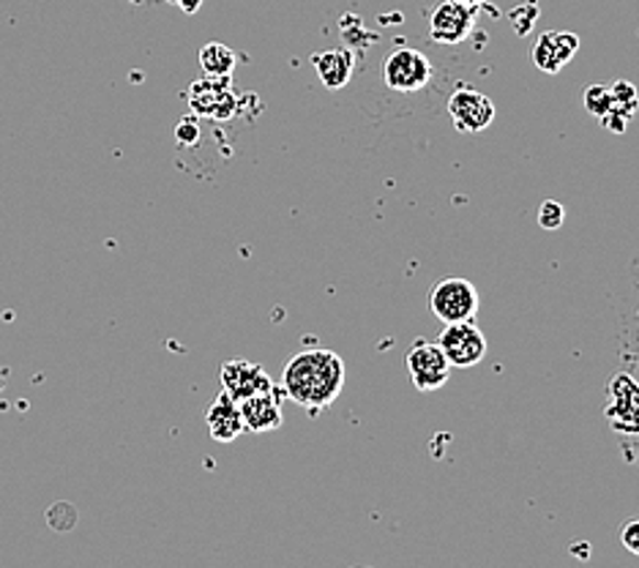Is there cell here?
Listing matches in <instances>:
<instances>
[{"label":"cell","mask_w":639,"mask_h":568,"mask_svg":"<svg viewBox=\"0 0 639 568\" xmlns=\"http://www.w3.org/2000/svg\"><path fill=\"white\" fill-rule=\"evenodd\" d=\"M345 361L334 350H301L288 361L282 375V388L288 399L317 416L330 408L345 388Z\"/></svg>","instance_id":"obj_1"},{"label":"cell","mask_w":639,"mask_h":568,"mask_svg":"<svg viewBox=\"0 0 639 568\" xmlns=\"http://www.w3.org/2000/svg\"><path fill=\"white\" fill-rule=\"evenodd\" d=\"M481 306V295L475 284L462 276H448V280L435 282L429 293V309L442 326L448 322H464L475 320Z\"/></svg>","instance_id":"obj_2"},{"label":"cell","mask_w":639,"mask_h":568,"mask_svg":"<svg viewBox=\"0 0 639 568\" xmlns=\"http://www.w3.org/2000/svg\"><path fill=\"white\" fill-rule=\"evenodd\" d=\"M187 102L192 115L222 124L238 110V96L233 93V77H209L192 82L187 91Z\"/></svg>","instance_id":"obj_3"},{"label":"cell","mask_w":639,"mask_h":568,"mask_svg":"<svg viewBox=\"0 0 639 568\" xmlns=\"http://www.w3.org/2000/svg\"><path fill=\"white\" fill-rule=\"evenodd\" d=\"M431 60L416 47H394L383 60V82L396 93H418L429 86Z\"/></svg>","instance_id":"obj_4"},{"label":"cell","mask_w":639,"mask_h":568,"mask_svg":"<svg viewBox=\"0 0 639 568\" xmlns=\"http://www.w3.org/2000/svg\"><path fill=\"white\" fill-rule=\"evenodd\" d=\"M437 344H440L451 370H470L486 359V337L473 320L448 322L440 331Z\"/></svg>","instance_id":"obj_5"},{"label":"cell","mask_w":639,"mask_h":568,"mask_svg":"<svg viewBox=\"0 0 639 568\" xmlns=\"http://www.w3.org/2000/svg\"><path fill=\"white\" fill-rule=\"evenodd\" d=\"M407 372H411V380L416 386V391L431 394L437 388L446 386L451 380V364L442 355L440 344L437 342H413L407 350Z\"/></svg>","instance_id":"obj_6"},{"label":"cell","mask_w":639,"mask_h":568,"mask_svg":"<svg viewBox=\"0 0 639 568\" xmlns=\"http://www.w3.org/2000/svg\"><path fill=\"white\" fill-rule=\"evenodd\" d=\"M607 421L618 434H639V380L618 372L607 386Z\"/></svg>","instance_id":"obj_7"},{"label":"cell","mask_w":639,"mask_h":568,"mask_svg":"<svg viewBox=\"0 0 639 568\" xmlns=\"http://www.w3.org/2000/svg\"><path fill=\"white\" fill-rule=\"evenodd\" d=\"M495 113V102L470 86L459 88L448 99V115H451L457 132H464V135H479V132L490 129Z\"/></svg>","instance_id":"obj_8"},{"label":"cell","mask_w":639,"mask_h":568,"mask_svg":"<svg viewBox=\"0 0 639 568\" xmlns=\"http://www.w3.org/2000/svg\"><path fill=\"white\" fill-rule=\"evenodd\" d=\"M479 9L475 5L453 3V0H442L435 5L429 16V36L437 44H459L470 36L475 25Z\"/></svg>","instance_id":"obj_9"},{"label":"cell","mask_w":639,"mask_h":568,"mask_svg":"<svg viewBox=\"0 0 639 568\" xmlns=\"http://www.w3.org/2000/svg\"><path fill=\"white\" fill-rule=\"evenodd\" d=\"M218 380H222V391H227L235 402H240L246 397H255V394L273 391V383L268 377V372L260 364H255V361H227L218 370Z\"/></svg>","instance_id":"obj_10"},{"label":"cell","mask_w":639,"mask_h":568,"mask_svg":"<svg viewBox=\"0 0 639 568\" xmlns=\"http://www.w3.org/2000/svg\"><path fill=\"white\" fill-rule=\"evenodd\" d=\"M282 399H288L284 388L282 391L273 388V391H268V394H255V397L240 399L238 408H240V416H244V427L255 434L277 432V429L284 424Z\"/></svg>","instance_id":"obj_11"},{"label":"cell","mask_w":639,"mask_h":568,"mask_svg":"<svg viewBox=\"0 0 639 568\" xmlns=\"http://www.w3.org/2000/svg\"><path fill=\"white\" fill-rule=\"evenodd\" d=\"M580 49V36L569 31H547L538 36L536 47H532L530 58L543 75H558L565 64L576 55Z\"/></svg>","instance_id":"obj_12"},{"label":"cell","mask_w":639,"mask_h":568,"mask_svg":"<svg viewBox=\"0 0 639 568\" xmlns=\"http://www.w3.org/2000/svg\"><path fill=\"white\" fill-rule=\"evenodd\" d=\"M205 421H209V432L216 443H233V440L240 438V432L246 429L238 402H235L227 391L218 394L216 402H213L209 413H205Z\"/></svg>","instance_id":"obj_13"},{"label":"cell","mask_w":639,"mask_h":568,"mask_svg":"<svg viewBox=\"0 0 639 568\" xmlns=\"http://www.w3.org/2000/svg\"><path fill=\"white\" fill-rule=\"evenodd\" d=\"M312 66H315L320 82H323L328 91H341V88L352 80L356 55H352L350 49H328V53L312 55Z\"/></svg>","instance_id":"obj_14"},{"label":"cell","mask_w":639,"mask_h":568,"mask_svg":"<svg viewBox=\"0 0 639 568\" xmlns=\"http://www.w3.org/2000/svg\"><path fill=\"white\" fill-rule=\"evenodd\" d=\"M609 93H613V110H609L607 118H602V124L607 126V129L624 135L626 126H629V121L635 118V113L639 110L637 88L631 86V82L618 80L615 86H609Z\"/></svg>","instance_id":"obj_15"},{"label":"cell","mask_w":639,"mask_h":568,"mask_svg":"<svg viewBox=\"0 0 639 568\" xmlns=\"http://www.w3.org/2000/svg\"><path fill=\"white\" fill-rule=\"evenodd\" d=\"M235 66H238V55L222 42H209L200 49V69L209 77H233Z\"/></svg>","instance_id":"obj_16"},{"label":"cell","mask_w":639,"mask_h":568,"mask_svg":"<svg viewBox=\"0 0 639 568\" xmlns=\"http://www.w3.org/2000/svg\"><path fill=\"white\" fill-rule=\"evenodd\" d=\"M585 110L593 115V118H607L609 110H613V93L604 86H591L585 91Z\"/></svg>","instance_id":"obj_17"},{"label":"cell","mask_w":639,"mask_h":568,"mask_svg":"<svg viewBox=\"0 0 639 568\" xmlns=\"http://www.w3.org/2000/svg\"><path fill=\"white\" fill-rule=\"evenodd\" d=\"M565 219V208L558 203V200H543L541 208H538V225L543 230H560Z\"/></svg>","instance_id":"obj_18"},{"label":"cell","mask_w":639,"mask_h":568,"mask_svg":"<svg viewBox=\"0 0 639 568\" xmlns=\"http://www.w3.org/2000/svg\"><path fill=\"white\" fill-rule=\"evenodd\" d=\"M176 140L181 145H194L200 140V124H198V115H192V118H183L181 124L176 126Z\"/></svg>","instance_id":"obj_19"},{"label":"cell","mask_w":639,"mask_h":568,"mask_svg":"<svg viewBox=\"0 0 639 568\" xmlns=\"http://www.w3.org/2000/svg\"><path fill=\"white\" fill-rule=\"evenodd\" d=\"M536 16H538V9L532 3H525L523 9H514L512 11V20L517 22V33H519V36H525V33L530 31L532 20H536Z\"/></svg>","instance_id":"obj_20"},{"label":"cell","mask_w":639,"mask_h":568,"mask_svg":"<svg viewBox=\"0 0 639 568\" xmlns=\"http://www.w3.org/2000/svg\"><path fill=\"white\" fill-rule=\"evenodd\" d=\"M620 544L639 558V520L626 522L624 531H620Z\"/></svg>","instance_id":"obj_21"},{"label":"cell","mask_w":639,"mask_h":568,"mask_svg":"<svg viewBox=\"0 0 639 568\" xmlns=\"http://www.w3.org/2000/svg\"><path fill=\"white\" fill-rule=\"evenodd\" d=\"M165 3L178 5V9H181L183 14H198L200 5H203V0H165Z\"/></svg>","instance_id":"obj_22"},{"label":"cell","mask_w":639,"mask_h":568,"mask_svg":"<svg viewBox=\"0 0 639 568\" xmlns=\"http://www.w3.org/2000/svg\"><path fill=\"white\" fill-rule=\"evenodd\" d=\"M453 3H464V5H475V9H481V5H484V0H453Z\"/></svg>","instance_id":"obj_23"},{"label":"cell","mask_w":639,"mask_h":568,"mask_svg":"<svg viewBox=\"0 0 639 568\" xmlns=\"http://www.w3.org/2000/svg\"><path fill=\"white\" fill-rule=\"evenodd\" d=\"M637 342H639V331H637Z\"/></svg>","instance_id":"obj_24"}]
</instances>
